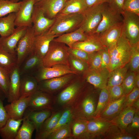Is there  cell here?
Masks as SVG:
<instances>
[{
	"instance_id": "cell-28",
	"label": "cell",
	"mask_w": 139,
	"mask_h": 139,
	"mask_svg": "<svg viewBox=\"0 0 139 139\" xmlns=\"http://www.w3.org/2000/svg\"><path fill=\"white\" fill-rule=\"evenodd\" d=\"M38 83L33 75L21 76L20 97L30 96L38 90Z\"/></svg>"
},
{
	"instance_id": "cell-27",
	"label": "cell",
	"mask_w": 139,
	"mask_h": 139,
	"mask_svg": "<svg viewBox=\"0 0 139 139\" xmlns=\"http://www.w3.org/2000/svg\"><path fill=\"white\" fill-rule=\"evenodd\" d=\"M137 110H139L131 106L124 108L111 121L121 131L125 132Z\"/></svg>"
},
{
	"instance_id": "cell-29",
	"label": "cell",
	"mask_w": 139,
	"mask_h": 139,
	"mask_svg": "<svg viewBox=\"0 0 139 139\" xmlns=\"http://www.w3.org/2000/svg\"><path fill=\"white\" fill-rule=\"evenodd\" d=\"M103 47L97 37L91 35H88L85 40L74 44L71 48L81 49L90 54L98 51Z\"/></svg>"
},
{
	"instance_id": "cell-44",
	"label": "cell",
	"mask_w": 139,
	"mask_h": 139,
	"mask_svg": "<svg viewBox=\"0 0 139 139\" xmlns=\"http://www.w3.org/2000/svg\"><path fill=\"white\" fill-rule=\"evenodd\" d=\"M135 73L130 71H128L121 85L125 95H127L134 88V79Z\"/></svg>"
},
{
	"instance_id": "cell-60",
	"label": "cell",
	"mask_w": 139,
	"mask_h": 139,
	"mask_svg": "<svg viewBox=\"0 0 139 139\" xmlns=\"http://www.w3.org/2000/svg\"><path fill=\"white\" fill-rule=\"evenodd\" d=\"M35 0V3H36L39 1H40L41 0Z\"/></svg>"
},
{
	"instance_id": "cell-2",
	"label": "cell",
	"mask_w": 139,
	"mask_h": 139,
	"mask_svg": "<svg viewBox=\"0 0 139 139\" xmlns=\"http://www.w3.org/2000/svg\"><path fill=\"white\" fill-rule=\"evenodd\" d=\"M131 45L122 28L120 36L115 45L108 51L110 62L107 69L109 72L129 63L131 56Z\"/></svg>"
},
{
	"instance_id": "cell-36",
	"label": "cell",
	"mask_w": 139,
	"mask_h": 139,
	"mask_svg": "<svg viewBox=\"0 0 139 139\" xmlns=\"http://www.w3.org/2000/svg\"><path fill=\"white\" fill-rule=\"evenodd\" d=\"M16 13H11L6 16L0 18V35L1 37L7 36L14 31Z\"/></svg>"
},
{
	"instance_id": "cell-52",
	"label": "cell",
	"mask_w": 139,
	"mask_h": 139,
	"mask_svg": "<svg viewBox=\"0 0 139 139\" xmlns=\"http://www.w3.org/2000/svg\"><path fill=\"white\" fill-rule=\"evenodd\" d=\"M124 0H109L108 6L112 10L121 14L124 11Z\"/></svg>"
},
{
	"instance_id": "cell-15",
	"label": "cell",
	"mask_w": 139,
	"mask_h": 139,
	"mask_svg": "<svg viewBox=\"0 0 139 139\" xmlns=\"http://www.w3.org/2000/svg\"><path fill=\"white\" fill-rule=\"evenodd\" d=\"M35 4L34 0L22 1L19 10L16 13L15 25L16 27L32 26L31 18Z\"/></svg>"
},
{
	"instance_id": "cell-43",
	"label": "cell",
	"mask_w": 139,
	"mask_h": 139,
	"mask_svg": "<svg viewBox=\"0 0 139 139\" xmlns=\"http://www.w3.org/2000/svg\"><path fill=\"white\" fill-rule=\"evenodd\" d=\"M131 45V53L129 67L130 71L136 72H139V42Z\"/></svg>"
},
{
	"instance_id": "cell-54",
	"label": "cell",
	"mask_w": 139,
	"mask_h": 139,
	"mask_svg": "<svg viewBox=\"0 0 139 139\" xmlns=\"http://www.w3.org/2000/svg\"><path fill=\"white\" fill-rule=\"evenodd\" d=\"M3 101L0 98V128L4 126L9 118L4 106Z\"/></svg>"
},
{
	"instance_id": "cell-16",
	"label": "cell",
	"mask_w": 139,
	"mask_h": 139,
	"mask_svg": "<svg viewBox=\"0 0 139 139\" xmlns=\"http://www.w3.org/2000/svg\"><path fill=\"white\" fill-rule=\"evenodd\" d=\"M87 128L90 139L103 138L113 124L100 118H93L87 120Z\"/></svg>"
},
{
	"instance_id": "cell-24",
	"label": "cell",
	"mask_w": 139,
	"mask_h": 139,
	"mask_svg": "<svg viewBox=\"0 0 139 139\" xmlns=\"http://www.w3.org/2000/svg\"><path fill=\"white\" fill-rule=\"evenodd\" d=\"M59 35L47 34L35 36L33 51L43 59L47 52L51 42Z\"/></svg>"
},
{
	"instance_id": "cell-55",
	"label": "cell",
	"mask_w": 139,
	"mask_h": 139,
	"mask_svg": "<svg viewBox=\"0 0 139 139\" xmlns=\"http://www.w3.org/2000/svg\"><path fill=\"white\" fill-rule=\"evenodd\" d=\"M88 7L105 3H108L109 0H85Z\"/></svg>"
},
{
	"instance_id": "cell-25",
	"label": "cell",
	"mask_w": 139,
	"mask_h": 139,
	"mask_svg": "<svg viewBox=\"0 0 139 139\" xmlns=\"http://www.w3.org/2000/svg\"><path fill=\"white\" fill-rule=\"evenodd\" d=\"M126 96L109 102L98 118L111 121L123 109Z\"/></svg>"
},
{
	"instance_id": "cell-20",
	"label": "cell",
	"mask_w": 139,
	"mask_h": 139,
	"mask_svg": "<svg viewBox=\"0 0 139 139\" xmlns=\"http://www.w3.org/2000/svg\"><path fill=\"white\" fill-rule=\"evenodd\" d=\"M63 110L56 109L53 111L51 115L44 121L38 131L36 133L35 139H46L56 126Z\"/></svg>"
},
{
	"instance_id": "cell-33",
	"label": "cell",
	"mask_w": 139,
	"mask_h": 139,
	"mask_svg": "<svg viewBox=\"0 0 139 139\" xmlns=\"http://www.w3.org/2000/svg\"><path fill=\"white\" fill-rule=\"evenodd\" d=\"M16 66V54L6 51L0 45V67L9 73Z\"/></svg>"
},
{
	"instance_id": "cell-48",
	"label": "cell",
	"mask_w": 139,
	"mask_h": 139,
	"mask_svg": "<svg viewBox=\"0 0 139 139\" xmlns=\"http://www.w3.org/2000/svg\"><path fill=\"white\" fill-rule=\"evenodd\" d=\"M107 88L109 94V103L116 100L124 95L121 85L107 87Z\"/></svg>"
},
{
	"instance_id": "cell-49",
	"label": "cell",
	"mask_w": 139,
	"mask_h": 139,
	"mask_svg": "<svg viewBox=\"0 0 139 139\" xmlns=\"http://www.w3.org/2000/svg\"><path fill=\"white\" fill-rule=\"evenodd\" d=\"M68 51L70 55L86 62L89 64L90 54L81 49L68 47Z\"/></svg>"
},
{
	"instance_id": "cell-3",
	"label": "cell",
	"mask_w": 139,
	"mask_h": 139,
	"mask_svg": "<svg viewBox=\"0 0 139 139\" xmlns=\"http://www.w3.org/2000/svg\"><path fill=\"white\" fill-rule=\"evenodd\" d=\"M81 14H58L54 23L46 33L59 35L74 31L80 28L83 21Z\"/></svg>"
},
{
	"instance_id": "cell-53",
	"label": "cell",
	"mask_w": 139,
	"mask_h": 139,
	"mask_svg": "<svg viewBox=\"0 0 139 139\" xmlns=\"http://www.w3.org/2000/svg\"><path fill=\"white\" fill-rule=\"evenodd\" d=\"M101 68H108L110 62V57L107 48L103 47L101 49Z\"/></svg>"
},
{
	"instance_id": "cell-17",
	"label": "cell",
	"mask_w": 139,
	"mask_h": 139,
	"mask_svg": "<svg viewBox=\"0 0 139 139\" xmlns=\"http://www.w3.org/2000/svg\"><path fill=\"white\" fill-rule=\"evenodd\" d=\"M28 27H16L10 34L0 37V45L6 51L16 54L15 49L20 39L25 33Z\"/></svg>"
},
{
	"instance_id": "cell-19",
	"label": "cell",
	"mask_w": 139,
	"mask_h": 139,
	"mask_svg": "<svg viewBox=\"0 0 139 139\" xmlns=\"http://www.w3.org/2000/svg\"><path fill=\"white\" fill-rule=\"evenodd\" d=\"M66 2V0H41L34 5L42 10L46 17L52 19L63 9Z\"/></svg>"
},
{
	"instance_id": "cell-50",
	"label": "cell",
	"mask_w": 139,
	"mask_h": 139,
	"mask_svg": "<svg viewBox=\"0 0 139 139\" xmlns=\"http://www.w3.org/2000/svg\"><path fill=\"white\" fill-rule=\"evenodd\" d=\"M123 9L139 15V0H124Z\"/></svg>"
},
{
	"instance_id": "cell-35",
	"label": "cell",
	"mask_w": 139,
	"mask_h": 139,
	"mask_svg": "<svg viewBox=\"0 0 139 139\" xmlns=\"http://www.w3.org/2000/svg\"><path fill=\"white\" fill-rule=\"evenodd\" d=\"M129 68L128 63L124 66L117 68L110 72L107 87L121 85Z\"/></svg>"
},
{
	"instance_id": "cell-11",
	"label": "cell",
	"mask_w": 139,
	"mask_h": 139,
	"mask_svg": "<svg viewBox=\"0 0 139 139\" xmlns=\"http://www.w3.org/2000/svg\"><path fill=\"white\" fill-rule=\"evenodd\" d=\"M102 15L101 20L92 35L98 36L109 28L123 23L121 14L110 8L107 3H106L102 11Z\"/></svg>"
},
{
	"instance_id": "cell-61",
	"label": "cell",
	"mask_w": 139,
	"mask_h": 139,
	"mask_svg": "<svg viewBox=\"0 0 139 139\" xmlns=\"http://www.w3.org/2000/svg\"><path fill=\"white\" fill-rule=\"evenodd\" d=\"M69 0H66V1H69Z\"/></svg>"
},
{
	"instance_id": "cell-9",
	"label": "cell",
	"mask_w": 139,
	"mask_h": 139,
	"mask_svg": "<svg viewBox=\"0 0 139 139\" xmlns=\"http://www.w3.org/2000/svg\"><path fill=\"white\" fill-rule=\"evenodd\" d=\"M55 96L38 90L30 97L26 110L29 111L55 109Z\"/></svg>"
},
{
	"instance_id": "cell-12",
	"label": "cell",
	"mask_w": 139,
	"mask_h": 139,
	"mask_svg": "<svg viewBox=\"0 0 139 139\" xmlns=\"http://www.w3.org/2000/svg\"><path fill=\"white\" fill-rule=\"evenodd\" d=\"M69 74H77L72 71L69 66L58 64L50 67L43 66L40 68L32 75L38 82L41 81L59 77Z\"/></svg>"
},
{
	"instance_id": "cell-30",
	"label": "cell",
	"mask_w": 139,
	"mask_h": 139,
	"mask_svg": "<svg viewBox=\"0 0 139 139\" xmlns=\"http://www.w3.org/2000/svg\"><path fill=\"white\" fill-rule=\"evenodd\" d=\"M53 110L50 109L33 111L26 110L24 116H27L33 124L36 133L44 121L51 115Z\"/></svg>"
},
{
	"instance_id": "cell-18",
	"label": "cell",
	"mask_w": 139,
	"mask_h": 139,
	"mask_svg": "<svg viewBox=\"0 0 139 139\" xmlns=\"http://www.w3.org/2000/svg\"><path fill=\"white\" fill-rule=\"evenodd\" d=\"M123 23L115 25L107 29L96 36L103 47L108 51L115 45L121 34Z\"/></svg>"
},
{
	"instance_id": "cell-46",
	"label": "cell",
	"mask_w": 139,
	"mask_h": 139,
	"mask_svg": "<svg viewBox=\"0 0 139 139\" xmlns=\"http://www.w3.org/2000/svg\"><path fill=\"white\" fill-rule=\"evenodd\" d=\"M9 82V73L0 67V88L6 95V98L8 93Z\"/></svg>"
},
{
	"instance_id": "cell-45",
	"label": "cell",
	"mask_w": 139,
	"mask_h": 139,
	"mask_svg": "<svg viewBox=\"0 0 139 139\" xmlns=\"http://www.w3.org/2000/svg\"><path fill=\"white\" fill-rule=\"evenodd\" d=\"M125 132L130 134L139 136V110H137L131 123L125 130Z\"/></svg>"
},
{
	"instance_id": "cell-13",
	"label": "cell",
	"mask_w": 139,
	"mask_h": 139,
	"mask_svg": "<svg viewBox=\"0 0 139 139\" xmlns=\"http://www.w3.org/2000/svg\"><path fill=\"white\" fill-rule=\"evenodd\" d=\"M109 72L107 68H88L83 73V78L94 88L100 89L107 87Z\"/></svg>"
},
{
	"instance_id": "cell-42",
	"label": "cell",
	"mask_w": 139,
	"mask_h": 139,
	"mask_svg": "<svg viewBox=\"0 0 139 139\" xmlns=\"http://www.w3.org/2000/svg\"><path fill=\"white\" fill-rule=\"evenodd\" d=\"M69 66L71 69L78 74L83 73L88 69L89 65L86 62L69 54Z\"/></svg>"
},
{
	"instance_id": "cell-38",
	"label": "cell",
	"mask_w": 139,
	"mask_h": 139,
	"mask_svg": "<svg viewBox=\"0 0 139 139\" xmlns=\"http://www.w3.org/2000/svg\"><path fill=\"white\" fill-rule=\"evenodd\" d=\"M103 138L106 139H138L137 136L127 133L120 129L112 124L103 136Z\"/></svg>"
},
{
	"instance_id": "cell-14",
	"label": "cell",
	"mask_w": 139,
	"mask_h": 139,
	"mask_svg": "<svg viewBox=\"0 0 139 139\" xmlns=\"http://www.w3.org/2000/svg\"><path fill=\"white\" fill-rule=\"evenodd\" d=\"M31 19L34 35L37 36L46 33L54 23L55 18L46 17L42 10L34 5Z\"/></svg>"
},
{
	"instance_id": "cell-31",
	"label": "cell",
	"mask_w": 139,
	"mask_h": 139,
	"mask_svg": "<svg viewBox=\"0 0 139 139\" xmlns=\"http://www.w3.org/2000/svg\"><path fill=\"white\" fill-rule=\"evenodd\" d=\"M71 126L73 139H90L86 120L73 118L71 122Z\"/></svg>"
},
{
	"instance_id": "cell-39",
	"label": "cell",
	"mask_w": 139,
	"mask_h": 139,
	"mask_svg": "<svg viewBox=\"0 0 139 139\" xmlns=\"http://www.w3.org/2000/svg\"><path fill=\"white\" fill-rule=\"evenodd\" d=\"M93 118H98L109 103V94L107 88L100 89Z\"/></svg>"
},
{
	"instance_id": "cell-8",
	"label": "cell",
	"mask_w": 139,
	"mask_h": 139,
	"mask_svg": "<svg viewBox=\"0 0 139 139\" xmlns=\"http://www.w3.org/2000/svg\"><path fill=\"white\" fill-rule=\"evenodd\" d=\"M35 36L32 25L27 28L25 33L19 41L15 50L18 67L33 51Z\"/></svg>"
},
{
	"instance_id": "cell-21",
	"label": "cell",
	"mask_w": 139,
	"mask_h": 139,
	"mask_svg": "<svg viewBox=\"0 0 139 139\" xmlns=\"http://www.w3.org/2000/svg\"><path fill=\"white\" fill-rule=\"evenodd\" d=\"M42 62L43 59L33 51L19 67L20 75H32L43 66Z\"/></svg>"
},
{
	"instance_id": "cell-51",
	"label": "cell",
	"mask_w": 139,
	"mask_h": 139,
	"mask_svg": "<svg viewBox=\"0 0 139 139\" xmlns=\"http://www.w3.org/2000/svg\"><path fill=\"white\" fill-rule=\"evenodd\" d=\"M139 98V88L135 87L126 96L124 103L123 108L131 106L133 103Z\"/></svg>"
},
{
	"instance_id": "cell-37",
	"label": "cell",
	"mask_w": 139,
	"mask_h": 139,
	"mask_svg": "<svg viewBox=\"0 0 139 139\" xmlns=\"http://www.w3.org/2000/svg\"><path fill=\"white\" fill-rule=\"evenodd\" d=\"M21 126L19 128L15 139H31L33 133L35 130L33 124L24 115Z\"/></svg>"
},
{
	"instance_id": "cell-5",
	"label": "cell",
	"mask_w": 139,
	"mask_h": 139,
	"mask_svg": "<svg viewBox=\"0 0 139 139\" xmlns=\"http://www.w3.org/2000/svg\"><path fill=\"white\" fill-rule=\"evenodd\" d=\"M68 47L64 44L52 41L43 59V66L50 67L58 64L69 66Z\"/></svg>"
},
{
	"instance_id": "cell-41",
	"label": "cell",
	"mask_w": 139,
	"mask_h": 139,
	"mask_svg": "<svg viewBox=\"0 0 139 139\" xmlns=\"http://www.w3.org/2000/svg\"><path fill=\"white\" fill-rule=\"evenodd\" d=\"M22 1L14 3L7 0H0V18L19 10Z\"/></svg>"
},
{
	"instance_id": "cell-40",
	"label": "cell",
	"mask_w": 139,
	"mask_h": 139,
	"mask_svg": "<svg viewBox=\"0 0 139 139\" xmlns=\"http://www.w3.org/2000/svg\"><path fill=\"white\" fill-rule=\"evenodd\" d=\"M71 122L51 132L46 139H72Z\"/></svg>"
},
{
	"instance_id": "cell-59",
	"label": "cell",
	"mask_w": 139,
	"mask_h": 139,
	"mask_svg": "<svg viewBox=\"0 0 139 139\" xmlns=\"http://www.w3.org/2000/svg\"><path fill=\"white\" fill-rule=\"evenodd\" d=\"M10 1L12 2H14V3H17L19 2V1L20 0H7Z\"/></svg>"
},
{
	"instance_id": "cell-32",
	"label": "cell",
	"mask_w": 139,
	"mask_h": 139,
	"mask_svg": "<svg viewBox=\"0 0 139 139\" xmlns=\"http://www.w3.org/2000/svg\"><path fill=\"white\" fill-rule=\"evenodd\" d=\"M22 121V119L9 118L4 126L0 128V136L2 138L15 139Z\"/></svg>"
},
{
	"instance_id": "cell-22",
	"label": "cell",
	"mask_w": 139,
	"mask_h": 139,
	"mask_svg": "<svg viewBox=\"0 0 139 139\" xmlns=\"http://www.w3.org/2000/svg\"><path fill=\"white\" fill-rule=\"evenodd\" d=\"M30 96L20 97L4 106L9 118L15 119L23 118L27 108Z\"/></svg>"
},
{
	"instance_id": "cell-23",
	"label": "cell",
	"mask_w": 139,
	"mask_h": 139,
	"mask_svg": "<svg viewBox=\"0 0 139 139\" xmlns=\"http://www.w3.org/2000/svg\"><path fill=\"white\" fill-rule=\"evenodd\" d=\"M10 82L8 95L6 98L10 103L20 98V77L19 67L16 66L9 73Z\"/></svg>"
},
{
	"instance_id": "cell-47",
	"label": "cell",
	"mask_w": 139,
	"mask_h": 139,
	"mask_svg": "<svg viewBox=\"0 0 139 139\" xmlns=\"http://www.w3.org/2000/svg\"><path fill=\"white\" fill-rule=\"evenodd\" d=\"M101 49L90 54L89 68L98 69L101 68Z\"/></svg>"
},
{
	"instance_id": "cell-56",
	"label": "cell",
	"mask_w": 139,
	"mask_h": 139,
	"mask_svg": "<svg viewBox=\"0 0 139 139\" xmlns=\"http://www.w3.org/2000/svg\"><path fill=\"white\" fill-rule=\"evenodd\" d=\"M134 88H139V72L135 73L134 79Z\"/></svg>"
},
{
	"instance_id": "cell-10",
	"label": "cell",
	"mask_w": 139,
	"mask_h": 139,
	"mask_svg": "<svg viewBox=\"0 0 139 139\" xmlns=\"http://www.w3.org/2000/svg\"><path fill=\"white\" fill-rule=\"evenodd\" d=\"M76 75L69 74L41 81L38 82V90L53 95V94L63 89L67 85L74 79Z\"/></svg>"
},
{
	"instance_id": "cell-57",
	"label": "cell",
	"mask_w": 139,
	"mask_h": 139,
	"mask_svg": "<svg viewBox=\"0 0 139 139\" xmlns=\"http://www.w3.org/2000/svg\"><path fill=\"white\" fill-rule=\"evenodd\" d=\"M131 106L135 108L137 110H139V98L135 101L132 104Z\"/></svg>"
},
{
	"instance_id": "cell-34",
	"label": "cell",
	"mask_w": 139,
	"mask_h": 139,
	"mask_svg": "<svg viewBox=\"0 0 139 139\" xmlns=\"http://www.w3.org/2000/svg\"><path fill=\"white\" fill-rule=\"evenodd\" d=\"M88 8L85 0H69L66 1L64 7L58 14H82Z\"/></svg>"
},
{
	"instance_id": "cell-4",
	"label": "cell",
	"mask_w": 139,
	"mask_h": 139,
	"mask_svg": "<svg viewBox=\"0 0 139 139\" xmlns=\"http://www.w3.org/2000/svg\"><path fill=\"white\" fill-rule=\"evenodd\" d=\"M86 86L83 80L74 79L55 96V106L58 108L56 109L71 107Z\"/></svg>"
},
{
	"instance_id": "cell-26",
	"label": "cell",
	"mask_w": 139,
	"mask_h": 139,
	"mask_svg": "<svg viewBox=\"0 0 139 139\" xmlns=\"http://www.w3.org/2000/svg\"><path fill=\"white\" fill-rule=\"evenodd\" d=\"M88 36L80 27L74 31L62 34L55 38L53 40L64 44L68 47L71 48L75 43L86 40Z\"/></svg>"
},
{
	"instance_id": "cell-7",
	"label": "cell",
	"mask_w": 139,
	"mask_h": 139,
	"mask_svg": "<svg viewBox=\"0 0 139 139\" xmlns=\"http://www.w3.org/2000/svg\"><path fill=\"white\" fill-rule=\"evenodd\" d=\"M123 30L131 44L139 42V15L135 13L124 11Z\"/></svg>"
},
{
	"instance_id": "cell-1",
	"label": "cell",
	"mask_w": 139,
	"mask_h": 139,
	"mask_svg": "<svg viewBox=\"0 0 139 139\" xmlns=\"http://www.w3.org/2000/svg\"><path fill=\"white\" fill-rule=\"evenodd\" d=\"M98 92L90 87H86L71 107L73 118L86 120L93 118L98 98Z\"/></svg>"
},
{
	"instance_id": "cell-6",
	"label": "cell",
	"mask_w": 139,
	"mask_h": 139,
	"mask_svg": "<svg viewBox=\"0 0 139 139\" xmlns=\"http://www.w3.org/2000/svg\"><path fill=\"white\" fill-rule=\"evenodd\" d=\"M107 3L88 7L82 14L83 21L80 27L88 35L95 30L102 18V12Z\"/></svg>"
},
{
	"instance_id": "cell-58",
	"label": "cell",
	"mask_w": 139,
	"mask_h": 139,
	"mask_svg": "<svg viewBox=\"0 0 139 139\" xmlns=\"http://www.w3.org/2000/svg\"><path fill=\"white\" fill-rule=\"evenodd\" d=\"M0 98L4 100L5 98H6V97L5 94L2 91L1 89L0 88Z\"/></svg>"
}]
</instances>
